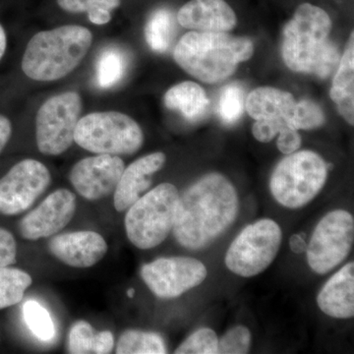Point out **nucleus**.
Masks as SVG:
<instances>
[{"label": "nucleus", "instance_id": "f257e3e1", "mask_svg": "<svg viewBox=\"0 0 354 354\" xmlns=\"http://www.w3.org/2000/svg\"><path fill=\"white\" fill-rule=\"evenodd\" d=\"M239 209L236 190L227 177L207 174L179 196L172 232L181 246L199 250L232 227Z\"/></svg>", "mask_w": 354, "mask_h": 354}, {"label": "nucleus", "instance_id": "f03ea898", "mask_svg": "<svg viewBox=\"0 0 354 354\" xmlns=\"http://www.w3.org/2000/svg\"><path fill=\"white\" fill-rule=\"evenodd\" d=\"M332 20L320 7L304 3L283 29L281 55L295 72L327 78L339 66V50L329 41Z\"/></svg>", "mask_w": 354, "mask_h": 354}, {"label": "nucleus", "instance_id": "7ed1b4c3", "mask_svg": "<svg viewBox=\"0 0 354 354\" xmlns=\"http://www.w3.org/2000/svg\"><path fill=\"white\" fill-rule=\"evenodd\" d=\"M251 39L227 32L192 31L179 39L174 60L184 71L206 83H218L234 73L241 62L252 57Z\"/></svg>", "mask_w": 354, "mask_h": 354}, {"label": "nucleus", "instance_id": "20e7f679", "mask_svg": "<svg viewBox=\"0 0 354 354\" xmlns=\"http://www.w3.org/2000/svg\"><path fill=\"white\" fill-rule=\"evenodd\" d=\"M92 43V32L82 26H62L37 32L26 46L23 72L35 81L60 80L81 64Z\"/></svg>", "mask_w": 354, "mask_h": 354}, {"label": "nucleus", "instance_id": "39448f33", "mask_svg": "<svg viewBox=\"0 0 354 354\" xmlns=\"http://www.w3.org/2000/svg\"><path fill=\"white\" fill-rule=\"evenodd\" d=\"M179 193L174 184L162 183L141 196L127 209L128 239L139 249L155 248L174 228Z\"/></svg>", "mask_w": 354, "mask_h": 354}, {"label": "nucleus", "instance_id": "423d86ee", "mask_svg": "<svg viewBox=\"0 0 354 354\" xmlns=\"http://www.w3.org/2000/svg\"><path fill=\"white\" fill-rule=\"evenodd\" d=\"M74 142L88 152L120 157L138 152L144 143V133L127 114L99 111L79 120Z\"/></svg>", "mask_w": 354, "mask_h": 354}, {"label": "nucleus", "instance_id": "0eeeda50", "mask_svg": "<svg viewBox=\"0 0 354 354\" xmlns=\"http://www.w3.org/2000/svg\"><path fill=\"white\" fill-rule=\"evenodd\" d=\"M327 176V165L318 153L295 152L277 165L270 188L274 199L286 208H301L320 192Z\"/></svg>", "mask_w": 354, "mask_h": 354}, {"label": "nucleus", "instance_id": "6e6552de", "mask_svg": "<svg viewBox=\"0 0 354 354\" xmlns=\"http://www.w3.org/2000/svg\"><path fill=\"white\" fill-rule=\"evenodd\" d=\"M281 244V230L276 221L264 218L244 228L228 248L227 269L237 276L251 278L264 272Z\"/></svg>", "mask_w": 354, "mask_h": 354}, {"label": "nucleus", "instance_id": "1a4fd4ad", "mask_svg": "<svg viewBox=\"0 0 354 354\" xmlns=\"http://www.w3.org/2000/svg\"><path fill=\"white\" fill-rule=\"evenodd\" d=\"M82 108V97L72 91L53 95L41 104L36 118L39 152L46 156H58L68 150L74 142Z\"/></svg>", "mask_w": 354, "mask_h": 354}, {"label": "nucleus", "instance_id": "9d476101", "mask_svg": "<svg viewBox=\"0 0 354 354\" xmlns=\"http://www.w3.org/2000/svg\"><path fill=\"white\" fill-rule=\"evenodd\" d=\"M353 216L335 209L317 225L306 248L310 268L317 274L332 271L348 257L353 245Z\"/></svg>", "mask_w": 354, "mask_h": 354}, {"label": "nucleus", "instance_id": "9b49d317", "mask_svg": "<svg viewBox=\"0 0 354 354\" xmlns=\"http://www.w3.org/2000/svg\"><path fill=\"white\" fill-rule=\"evenodd\" d=\"M50 172L41 162L21 160L0 178V214L17 216L31 208L48 189Z\"/></svg>", "mask_w": 354, "mask_h": 354}, {"label": "nucleus", "instance_id": "f8f14e48", "mask_svg": "<svg viewBox=\"0 0 354 354\" xmlns=\"http://www.w3.org/2000/svg\"><path fill=\"white\" fill-rule=\"evenodd\" d=\"M207 274L202 262L188 257L160 258L141 269L144 283L160 298L180 297L201 285Z\"/></svg>", "mask_w": 354, "mask_h": 354}, {"label": "nucleus", "instance_id": "ddd939ff", "mask_svg": "<svg viewBox=\"0 0 354 354\" xmlns=\"http://www.w3.org/2000/svg\"><path fill=\"white\" fill-rule=\"evenodd\" d=\"M124 169V162L118 156L97 155L76 162L69 180L81 196L97 201L114 193Z\"/></svg>", "mask_w": 354, "mask_h": 354}, {"label": "nucleus", "instance_id": "4468645a", "mask_svg": "<svg viewBox=\"0 0 354 354\" xmlns=\"http://www.w3.org/2000/svg\"><path fill=\"white\" fill-rule=\"evenodd\" d=\"M75 211L74 193L67 189L55 191L20 221V235L32 241L53 236L68 225Z\"/></svg>", "mask_w": 354, "mask_h": 354}, {"label": "nucleus", "instance_id": "2eb2a0df", "mask_svg": "<svg viewBox=\"0 0 354 354\" xmlns=\"http://www.w3.org/2000/svg\"><path fill=\"white\" fill-rule=\"evenodd\" d=\"M108 243L97 232H66L53 235L48 241V251L51 255L69 267H93L100 262L108 252Z\"/></svg>", "mask_w": 354, "mask_h": 354}, {"label": "nucleus", "instance_id": "dca6fc26", "mask_svg": "<svg viewBox=\"0 0 354 354\" xmlns=\"http://www.w3.org/2000/svg\"><path fill=\"white\" fill-rule=\"evenodd\" d=\"M177 21L193 31L228 32L236 25L237 18L225 0H190L179 9Z\"/></svg>", "mask_w": 354, "mask_h": 354}, {"label": "nucleus", "instance_id": "f3484780", "mask_svg": "<svg viewBox=\"0 0 354 354\" xmlns=\"http://www.w3.org/2000/svg\"><path fill=\"white\" fill-rule=\"evenodd\" d=\"M164 153H153L135 160L125 167L114 191V208L118 212L129 209L152 183V176L164 167Z\"/></svg>", "mask_w": 354, "mask_h": 354}, {"label": "nucleus", "instance_id": "a211bd4d", "mask_svg": "<svg viewBox=\"0 0 354 354\" xmlns=\"http://www.w3.org/2000/svg\"><path fill=\"white\" fill-rule=\"evenodd\" d=\"M324 313L339 319L354 315V264L348 263L327 281L317 297Z\"/></svg>", "mask_w": 354, "mask_h": 354}, {"label": "nucleus", "instance_id": "6ab92c4d", "mask_svg": "<svg viewBox=\"0 0 354 354\" xmlns=\"http://www.w3.org/2000/svg\"><path fill=\"white\" fill-rule=\"evenodd\" d=\"M295 106L297 102L292 95L272 87L256 88L246 102L247 111L254 120L283 118L288 124Z\"/></svg>", "mask_w": 354, "mask_h": 354}, {"label": "nucleus", "instance_id": "aec40b11", "mask_svg": "<svg viewBox=\"0 0 354 354\" xmlns=\"http://www.w3.org/2000/svg\"><path fill=\"white\" fill-rule=\"evenodd\" d=\"M351 32L344 57L339 60L335 74L330 97L337 104L339 113L349 124L354 123V41Z\"/></svg>", "mask_w": 354, "mask_h": 354}, {"label": "nucleus", "instance_id": "412c9836", "mask_svg": "<svg viewBox=\"0 0 354 354\" xmlns=\"http://www.w3.org/2000/svg\"><path fill=\"white\" fill-rule=\"evenodd\" d=\"M165 104L171 111H179L188 120H200L209 106L206 93L194 82L177 84L165 93Z\"/></svg>", "mask_w": 354, "mask_h": 354}, {"label": "nucleus", "instance_id": "4be33fe9", "mask_svg": "<svg viewBox=\"0 0 354 354\" xmlns=\"http://www.w3.org/2000/svg\"><path fill=\"white\" fill-rule=\"evenodd\" d=\"M127 58L120 48L109 46L100 53L95 62V80L102 88H111L122 80Z\"/></svg>", "mask_w": 354, "mask_h": 354}, {"label": "nucleus", "instance_id": "5701e85b", "mask_svg": "<svg viewBox=\"0 0 354 354\" xmlns=\"http://www.w3.org/2000/svg\"><path fill=\"white\" fill-rule=\"evenodd\" d=\"M32 283L27 272L9 266L0 267V310L19 304Z\"/></svg>", "mask_w": 354, "mask_h": 354}, {"label": "nucleus", "instance_id": "b1692460", "mask_svg": "<svg viewBox=\"0 0 354 354\" xmlns=\"http://www.w3.org/2000/svg\"><path fill=\"white\" fill-rule=\"evenodd\" d=\"M115 353L118 354H164L167 351L162 335L156 333L128 330L121 335Z\"/></svg>", "mask_w": 354, "mask_h": 354}, {"label": "nucleus", "instance_id": "393cba45", "mask_svg": "<svg viewBox=\"0 0 354 354\" xmlns=\"http://www.w3.org/2000/svg\"><path fill=\"white\" fill-rule=\"evenodd\" d=\"M174 17L167 9H158L149 18L145 27L147 44L156 53H164L174 38Z\"/></svg>", "mask_w": 354, "mask_h": 354}, {"label": "nucleus", "instance_id": "a878e982", "mask_svg": "<svg viewBox=\"0 0 354 354\" xmlns=\"http://www.w3.org/2000/svg\"><path fill=\"white\" fill-rule=\"evenodd\" d=\"M58 6L70 13L88 14L95 25H106L111 20V11L120 6L121 0H57Z\"/></svg>", "mask_w": 354, "mask_h": 354}, {"label": "nucleus", "instance_id": "bb28decb", "mask_svg": "<svg viewBox=\"0 0 354 354\" xmlns=\"http://www.w3.org/2000/svg\"><path fill=\"white\" fill-rule=\"evenodd\" d=\"M25 321L29 326L30 330L39 339L50 341L55 334V325L48 310L37 301L26 302L23 307Z\"/></svg>", "mask_w": 354, "mask_h": 354}, {"label": "nucleus", "instance_id": "cd10ccee", "mask_svg": "<svg viewBox=\"0 0 354 354\" xmlns=\"http://www.w3.org/2000/svg\"><path fill=\"white\" fill-rule=\"evenodd\" d=\"M244 109L243 88L239 85H228L223 88L218 101V111L223 122H236L241 118Z\"/></svg>", "mask_w": 354, "mask_h": 354}, {"label": "nucleus", "instance_id": "c85d7f7f", "mask_svg": "<svg viewBox=\"0 0 354 354\" xmlns=\"http://www.w3.org/2000/svg\"><path fill=\"white\" fill-rule=\"evenodd\" d=\"M325 121V114L322 109L314 102L304 100L297 102L290 125L295 130H311L322 127Z\"/></svg>", "mask_w": 354, "mask_h": 354}, {"label": "nucleus", "instance_id": "c756f323", "mask_svg": "<svg viewBox=\"0 0 354 354\" xmlns=\"http://www.w3.org/2000/svg\"><path fill=\"white\" fill-rule=\"evenodd\" d=\"M218 339L216 333L208 328L198 330L183 342L174 353L215 354L218 353Z\"/></svg>", "mask_w": 354, "mask_h": 354}, {"label": "nucleus", "instance_id": "7c9ffc66", "mask_svg": "<svg viewBox=\"0 0 354 354\" xmlns=\"http://www.w3.org/2000/svg\"><path fill=\"white\" fill-rule=\"evenodd\" d=\"M251 334L243 326L228 330L218 341V353L244 354L250 349Z\"/></svg>", "mask_w": 354, "mask_h": 354}, {"label": "nucleus", "instance_id": "2f4dec72", "mask_svg": "<svg viewBox=\"0 0 354 354\" xmlns=\"http://www.w3.org/2000/svg\"><path fill=\"white\" fill-rule=\"evenodd\" d=\"M94 329L86 321H78L72 326L68 337V353L73 354L92 353Z\"/></svg>", "mask_w": 354, "mask_h": 354}, {"label": "nucleus", "instance_id": "473e14b6", "mask_svg": "<svg viewBox=\"0 0 354 354\" xmlns=\"http://www.w3.org/2000/svg\"><path fill=\"white\" fill-rule=\"evenodd\" d=\"M286 127H290L285 118H267V120H256L253 125L252 132L254 137L258 141L268 143Z\"/></svg>", "mask_w": 354, "mask_h": 354}, {"label": "nucleus", "instance_id": "72a5a7b5", "mask_svg": "<svg viewBox=\"0 0 354 354\" xmlns=\"http://www.w3.org/2000/svg\"><path fill=\"white\" fill-rule=\"evenodd\" d=\"M17 243L13 234L0 227V267H6L16 262Z\"/></svg>", "mask_w": 354, "mask_h": 354}, {"label": "nucleus", "instance_id": "f704fd0d", "mask_svg": "<svg viewBox=\"0 0 354 354\" xmlns=\"http://www.w3.org/2000/svg\"><path fill=\"white\" fill-rule=\"evenodd\" d=\"M301 137L298 134L297 130L291 127H286L279 133L278 149L281 153L290 155L297 152L301 146Z\"/></svg>", "mask_w": 354, "mask_h": 354}, {"label": "nucleus", "instance_id": "c9c22d12", "mask_svg": "<svg viewBox=\"0 0 354 354\" xmlns=\"http://www.w3.org/2000/svg\"><path fill=\"white\" fill-rule=\"evenodd\" d=\"M114 346V337L113 333L109 330H102L94 335L93 341L92 353L108 354L113 351Z\"/></svg>", "mask_w": 354, "mask_h": 354}, {"label": "nucleus", "instance_id": "e433bc0d", "mask_svg": "<svg viewBox=\"0 0 354 354\" xmlns=\"http://www.w3.org/2000/svg\"><path fill=\"white\" fill-rule=\"evenodd\" d=\"M12 135V124L6 116L0 114V153L6 148Z\"/></svg>", "mask_w": 354, "mask_h": 354}, {"label": "nucleus", "instance_id": "4c0bfd02", "mask_svg": "<svg viewBox=\"0 0 354 354\" xmlns=\"http://www.w3.org/2000/svg\"><path fill=\"white\" fill-rule=\"evenodd\" d=\"M290 245L291 250L297 254L304 253L306 251L307 245L302 235L295 234L291 236Z\"/></svg>", "mask_w": 354, "mask_h": 354}, {"label": "nucleus", "instance_id": "58836bf2", "mask_svg": "<svg viewBox=\"0 0 354 354\" xmlns=\"http://www.w3.org/2000/svg\"><path fill=\"white\" fill-rule=\"evenodd\" d=\"M7 48V37L6 32L4 31L3 27L0 24V60L3 57Z\"/></svg>", "mask_w": 354, "mask_h": 354}, {"label": "nucleus", "instance_id": "ea45409f", "mask_svg": "<svg viewBox=\"0 0 354 354\" xmlns=\"http://www.w3.org/2000/svg\"><path fill=\"white\" fill-rule=\"evenodd\" d=\"M134 292H135V290H133V288H130V290L127 291L128 297H129L130 298H132L133 295H134Z\"/></svg>", "mask_w": 354, "mask_h": 354}]
</instances>
